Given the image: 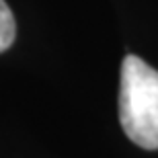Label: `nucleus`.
Instances as JSON below:
<instances>
[{"label": "nucleus", "instance_id": "nucleus-1", "mask_svg": "<svg viewBox=\"0 0 158 158\" xmlns=\"http://www.w3.org/2000/svg\"><path fill=\"white\" fill-rule=\"evenodd\" d=\"M119 121L134 144L158 150V72L131 53L121 64Z\"/></svg>", "mask_w": 158, "mask_h": 158}, {"label": "nucleus", "instance_id": "nucleus-2", "mask_svg": "<svg viewBox=\"0 0 158 158\" xmlns=\"http://www.w3.org/2000/svg\"><path fill=\"white\" fill-rule=\"evenodd\" d=\"M15 35H17L15 17H12L8 4H6L4 0H0V53L6 52V49L12 45Z\"/></svg>", "mask_w": 158, "mask_h": 158}]
</instances>
